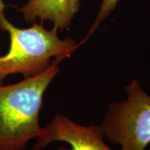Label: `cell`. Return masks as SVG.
Instances as JSON below:
<instances>
[{"label":"cell","instance_id":"obj_1","mask_svg":"<svg viewBox=\"0 0 150 150\" xmlns=\"http://www.w3.org/2000/svg\"><path fill=\"white\" fill-rule=\"evenodd\" d=\"M56 59L47 70L19 83L0 85V150H23L41 128L43 95L59 72Z\"/></svg>","mask_w":150,"mask_h":150},{"label":"cell","instance_id":"obj_2","mask_svg":"<svg viewBox=\"0 0 150 150\" xmlns=\"http://www.w3.org/2000/svg\"><path fill=\"white\" fill-rule=\"evenodd\" d=\"M5 8L0 0V30L10 38L8 52L0 56V85L9 75L21 74L29 78L40 74L52 65V58L63 60L78 47L72 39H61L57 29H47L42 22L27 29L16 27L5 16Z\"/></svg>","mask_w":150,"mask_h":150},{"label":"cell","instance_id":"obj_3","mask_svg":"<svg viewBox=\"0 0 150 150\" xmlns=\"http://www.w3.org/2000/svg\"><path fill=\"white\" fill-rule=\"evenodd\" d=\"M125 90L127 98L110 103L100 127L121 150H145L150 144V95L135 79Z\"/></svg>","mask_w":150,"mask_h":150},{"label":"cell","instance_id":"obj_4","mask_svg":"<svg viewBox=\"0 0 150 150\" xmlns=\"http://www.w3.org/2000/svg\"><path fill=\"white\" fill-rule=\"evenodd\" d=\"M104 136L100 126H82L57 114L49 125L41 128L33 150H42L56 141L67 142L70 146L69 149L60 147L57 150H112L106 145Z\"/></svg>","mask_w":150,"mask_h":150},{"label":"cell","instance_id":"obj_5","mask_svg":"<svg viewBox=\"0 0 150 150\" xmlns=\"http://www.w3.org/2000/svg\"><path fill=\"white\" fill-rule=\"evenodd\" d=\"M80 5L81 0H28L18 10L26 21H50L54 28L62 31L72 23Z\"/></svg>","mask_w":150,"mask_h":150},{"label":"cell","instance_id":"obj_6","mask_svg":"<svg viewBox=\"0 0 150 150\" xmlns=\"http://www.w3.org/2000/svg\"><path fill=\"white\" fill-rule=\"evenodd\" d=\"M120 1V0H102V4L100 6V8L99 10L98 14L97 15L96 18H95L91 29H90L89 32L86 38V40H87L96 31V29L100 25V24L104 21V19L107 18L110 13L113 11L117 3Z\"/></svg>","mask_w":150,"mask_h":150}]
</instances>
